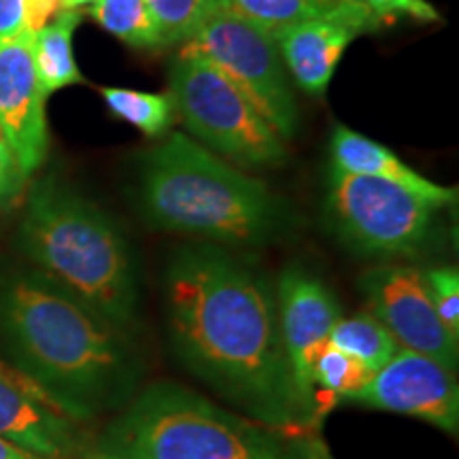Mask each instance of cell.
Here are the masks:
<instances>
[{"label":"cell","instance_id":"cell-28","mask_svg":"<svg viewBox=\"0 0 459 459\" xmlns=\"http://www.w3.org/2000/svg\"><path fill=\"white\" fill-rule=\"evenodd\" d=\"M60 11H65L62 0H26V30L37 32Z\"/></svg>","mask_w":459,"mask_h":459},{"label":"cell","instance_id":"cell-21","mask_svg":"<svg viewBox=\"0 0 459 459\" xmlns=\"http://www.w3.org/2000/svg\"><path fill=\"white\" fill-rule=\"evenodd\" d=\"M164 48L186 45L209 17L217 0H145Z\"/></svg>","mask_w":459,"mask_h":459},{"label":"cell","instance_id":"cell-25","mask_svg":"<svg viewBox=\"0 0 459 459\" xmlns=\"http://www.w3.org/2000/svg\"><path fill=\"white\" fill-rule=\"evenodd\" d=\"M361 3L366 4V9L370 11L378 24L398 15H409L417 22L440 20L438 11L428 0H361Z\"/></svg>","mask_w":459,"mask_h":459},{"label":"cell","instance_id":"cell-8","mask_svg":"<svg viewBox=\"0 0 459 459\" xmlns=\"http://www.w3.org/2000/svg\"><path fill=\"white\" fill-rule=\"evenodd\" d=\"M328 209L342 240L368 255H409L426 243L436 209L411 189L332 166Z\"/></svg>","mask_w":459,"mask_h":459},{"label":"cell","instance_id":"cell-15","mask_svg":"<svg viewBox=\"0 0 459 459\" xmlns=\"http://www.w3.org/2000/svg\"><path fill=\"white\" fill-rule=\"evenodd\" d=\"M332 166L338 170L351 172V175L375 177V179L411 189L412 194L432 204L436 211L457 200L455 187H445L426 179L409 164L402 162L392 149L351 128H344V126H338L332 136Z\"/></svg>","mask_w":459,"mask_h":459},{"label":"cell","instance_id":"cell-4","mask_svg":"<svg viewBox=\"0 0 459 459\" xmlns=\"http://www.w3.org/2000/svg\"><path fill=\"white\" fill-rule=\"evenodd\" d=\"M24 254L48 279L128 332L139 313L134 260L105 211L54 179L28 194L20 226Z\"/></svg>","mask_w":459,"mask_h":459},{"label":"cell","instance_id":"cell-11","mask_svg":"<svg viewBox=\"0 0 459 459\" xmlns=\"http://www.w3.org/2000/svg\"><path fill=\"white\" fill-rule=\"evenodd\" d=\"M344 402L423 419L453 436L459 429V387L453 370L402 347Z\"/></svg>","mask_w":459,"mask_h":459},{"label":"cell","instance_id":"cell-5","mask_svg":"<svg viewBox=\"0 0 459 459\" xmlns=\"http://www.w3.org/2000/svg\"><path fill=\"white\" fill-rule=\"evenodd\" d=\"M85 459H304L302 443L170 381L147 385L90 443Z\"/></svg>","mask_w":459,"mask_h":459},{"label":"cell","instance_id":"cell-19","mask_svg":"<svg viewBox=\"0 0 459 459\" xmlns=\"http://www.w3.org/2000/svg\"><path fill=\"white\" fill-rule=\"evenodd\" d=\"M99 91L115 117L124 119L149 136L164 134L177 119L175 102L169 91L153 94V91L111 88V85L100 88Z\"/></svg>","mask_w":459,"mask_h":459},{"label":"cell","instance_id":"cell-1","mask_svg":"<svg viewBox=\"0 0 459 459\" xmlns=\"http://www.w3.org/2000/svg\"><path fill=\"white\" fill-rule=\"evenodd\" d=\"M166 319L177 358L262 426L308 421L287 359L277 296L221 247L179 249L166 271Z\"/></svg>","mask_w":459,"mask_h":459},{"label":"cell","instance_id":"cell-3","mask_svg":"<svg viewBox=\"0 0 459 459\" xmlns=\"http://www.w3.org/2000/svg\"><path fill=\"white\" fill-rule=\"evenodd\" d=\"M139 203L152 226L211 245H266L287 223L260 179L179 132L143 160Z\"/></svg>","mask_w":459,"mask_h":459},{"label":"cell","instance_id":"cell-7","mask_svg":"<svg viewBox=\"0 0 459 459\" xmlns=\"http://www.w3.org/2000/svg\"><path fill=\"white\" fill-rule=\"evenodd\" d=\"M237 88L281 139L298 130V107L277 39L215 4L186 43Z\"/></svg>","mask_w":459,"mask_h":459},{"label":"cell","instance_id":"cell-12","mask_svg":"<svg viewBox=\"0 0 459 459\" xmlns=\"http://www.w3.org/2000/svg\"><path fill=\"white\" fill-rule=\"evenodd\" d=\"M281 334L291 377L300 395L308 421L317 411V392L313 387V361L317 358L330 330L341 319L336 296L315 274L302 268H287L277 287Z\"/></svg>","mask_w":459,"mask_h":459},{"label":"cell","instance_id":"cell-13","mask_svg":"<svg viewBox=\"0 0 459 459\" xmlns=\"http://www.w3.org/2000/svg\"><path fill=\"white\" fill-rule=\"evenodd\" d=\"M34 32L24 30L0 43V128L28 177L48 156L45 100L34 71Z\"/></svg>","mask_w":459,"mask_h":459},{"label":"cell","instance_id":"cell-26","mask_svg":"<svg viewBox=\"0 0 459 459\" xmlns=\"http://www.w3.org/2000/svg\"><path fill=\"white\" fill-rule=\"evenodd\" d=\"M311 3L321 13L347 17V20L358 22L359 26L366 28V32L378 26V22L372 17V13L366 9V4L361 0H311Z\"/></svg>","mask_w":459,"mask_h":459},{"label":"cell","instance_id":"cell-20","mask_svg":"<svg viewBox=\"0 0 459 459\" xmlns=\"http://www.w3.org/2000/svg\"><path fill=\"white\" fill-rule=\"evenodd\" d=\"M217 4L271 37H277L302 20L325 15L311 0H217Z\"/></svg>","mask_w":459,"mask_h":459},{"label":"cell","instance_id":"cell-10","mask_svg":"<svg viewBox=\"0 0 459 459\" xmlns=\"http://www.w3.org/2000/svg\"><path fill=\"white\" fill-rule=\"evenodd\" d=\"M85 423L30 375L0 359V438L37 459L85 457Z\"/></svg>","mask_w":459,"mask_h":459},{"label":"cell","instance_id":"cell-16","mask_svg":"<svg viewBox=\"0 0 459 459\" xmlns=\"http://www.w3.org/2000/svg\"><path fill=\"white\" fill-rule=\"evenodd\" d=\"M82 20L83 13L79 9L60 11L34 32V71L45 96L85 82L73 56V34Z\"/></svg>","mask_w":459,"mask_h":459},{"label":"cell","instance_id":"cell-29","mask_svg":"<svg viewBox=\"0 0 459 459\" xmlns=\"http://www.w3.org/2000/svg\"><path fill=\"white\" fill-rule=\"evenodd\" d=\"M302 446H304V459H334L319 438L304 440Z\"/></svg>","mask_w":459,"mask_h":459},{"label":"cell","instance_id":"cell-31","mask_svg":"<svg viewBox=\"0 0 459 459\" xmlns=\"http://www.w3.org/2000/svg\"><path fill=\"white\" fill-rule=\"evenodd\" d=\"M91 3H94V0H62V7H65V11L82 9V7H88Z\"/></svg>","mask_w":459,"mask_h":459},{"label":"cell","instance_id":"cell-27","mask_svg":"<svg viewBox=\"0 0 459 459\" xmlns=\"http://www.w3.org/2000/svg\"><path fill=\"white\" fill-rule=\"evenodd\" d=\"M26 30V0H0V43Z\"/></svg>","mask_w":459,"mask_h":459},{"label":"cell","instance_id":"cell-18","mask_svg":"<svg viewBox=\"0 0 459 459\" xmlns=\"http://www.w3.org/2000/svg\"><path fill=\"white\" fill-rule=\"evenodd\" d=\"M90 15L96 24L136 49L164 48L145 0H94Z\"/></svg>","mask_w":459,"mask_h":459},{"label":"cell","instance_id":"cell-24","mask_svg":"<svg viewBox=\"0 0 459 459\" xmlns=\"http://www.w3.org/2000/svg\"><path fill=\"white\" fill-rule=\"evenodd\" d=\"M28 181H30V177L22 169L20 160L9 147V143H0V211L20 200Z\"/></svg>","mask_w":459,"mask_h":459},{"label":"cell","instance_id":"cell-14","mask_svg":"<svg viewBox=\"0 0 459 459\" xmlns=\"http://www.w3.org/2000/svg\"><path fill=\"white\" fill-rule=\"evenodd\" d=\"M364 32V26L347 17L321 15L298 22L274 39L287 73L294 77L298 88L321 96L328 90L344 51Z\"/></svg>","mask_w":459,"mask_h":459},{"label":"cell","instance_id":"cell-22","mask_svg":"<svg viewBox=\"0 0 459 459\" xmlns=\"http://www.w3.org/2000/svg\"><path fill=\"white\" fill-rule=\"evenodd\" d=\"M375 375L361 366L351 355L338 351L325 342L313 361V387L324 389L338 400H347L349 394L358 392L368 378Z\"/></svg>","mask_w":459,"mask_h":459},{"label":"cell","instance_id":"cell-9","mask_svg":"<svg viewBox=\"0 0 459 459\" xmlns=\"http://www.w3.org/2000/svg\"><path fill=\"white\" fill-rule=\"evenodd\" d=\"M370 311L389 330L402 349L428 355L455 370L459 338L451 334L436 313L423 273L415 266H378L359 281Z\"/></svg>","mask_w":459,"mask_h":459},{"label":"cell","instance_id":"cell-2","mask_svg":"<svg viewBox=\"0 0 459 459\" xmlns=\"http://www.w3.org/2000/svg\"><path fill=\"white\" fill-rule=\"evenodd\" d=\"M0 319L26 375L90 421L134 398L141 364L119 330L48 277L3 287Z\"/></svg>","mask_w":459,"mask_h":459},{"label":"cell","instance_id":"cell-23","mask_svg":"<svg viewBox=\"0 0 459 459\" xmlns=\"http://www.w3.org/2000/svg\"><path fill=\"white\" fill-rule=\"evenodd\" d=\"M423 279L440 321L459 338V273L451 266H440L423 273Z\"/></svg>","mask_w":459,"mask_h":459},{"label":"cell","instance_id":"cell-17","mask_svg":"<svg viewBox=\"0 0 459 459\" xmlns=\"http://www.w3.org/2000/svg\"><path fill=\"white\" fill-rule=\"evenodd\" d=\"M328 342L338 351L351 355L370 372L381 370L400 349L389 330L370 311L338 319L330 330Z\"/></svg>","mask_w":459,"mask_h":459},{"label":"cell","instance_id":"cell-6","mask_svg":"<svg viewBox=\"0 0 459 459\" xmlns=\"http://www.w3.org/2000/svg\"><path fill=\"white\" fill-rule=\"evenodd\" d=\"M169 88L186 128L232 164L254 170L285 160L283 139L273 126L198 51L181 45Z\"/></svg>","mask_w":459,"mask_h":459},{"label":"cell","instance_id":"cell-30","mask_svg":"<svg viewBox=\"0 0 459 459\" xmlns=\"http://www.w3.org/2000/svg\"><path fill=\"white\" fill-rule=\"evenodd\" d=\"M0 459H37V457H32L30 453L22 451L20 446L11 445L4 438H0Z\"/></svg>","mask_w":459,"mask_h":459}]
</instances>
